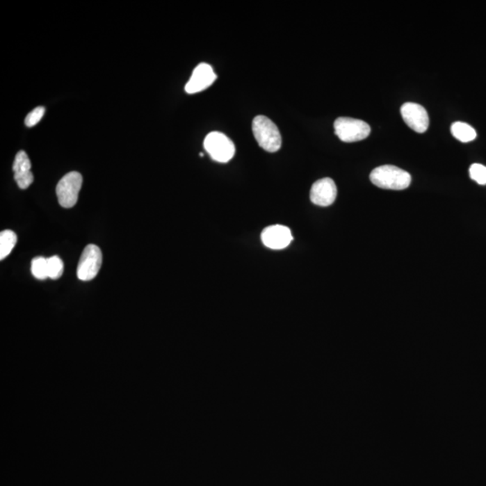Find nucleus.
<instances>
[{
  "label": "nucleus",
  "mask_w": 486,
  "mask_h": 486,
  "mask_svg": "<svg viewBox=\"0 0 486 486\" xmlns=\"http://www.w3.org/2000/svg\"><path fill=\"white\" fill-rule=\"evenodd\" d=\"M469 175L470 178L479 185H486V167L484 165L478 163L471 165Z\"/></svg>",
  "instance_id": "dca6fc26"
},
{
  "label": "nucleus",
  "mask_w": 486,
  "mask_h": 486,
  "mask_svg": "<svg viewBox=\"0 0 486 486\" xmlns=\"http://www.w3.org/2000/svg\"><path fill=\"white\" fill-rule=\"evenodd\" d=\"M17 243V236L13 231L6 230L0 234V259L7 258Z\"/></svg>",
  "instance_id": "ddd939ff"
},
{
  "label": "nucleus",
  "mask_w": 486,
  "mask_h": 486,
  "mask_svg": "<svg viewBox=\"0 0 486 486\" xmlns=\"http://www.w3.org/2000/svg\"><path fill=\"white\" fill-rule=\"evenodd\" d=\"M33 276L38 280H44L48 277L47 259L44 257H35L31 263Z\"/></svg>",
  "instance_id": "4468645a"
},
{
  "label": "nucleus",
  "mask_w": 486,
  "mask_h": 486,
  "mask_svg": "<svg viewBox=\"0 0 486 486\" xmlns=\"http://www.w3.org/2000/svg\"><path fill=\"white\" fill-rule=\"evenodd\" d=\"M373 184L383 189L403 191L411 185L412 177L407 171L392 165L375 168L371 174Z\"/></svg>",
  "instance_id": "f257e3e1"
},
{
  "label": "nucleus",
  "mask_w": 486,
  "mask_h": 486,
  "mask_svg": "<svg viewBox=\"0 0 486 486\" xmlns=\"http://www.w3.org/2000/svg\"><path fill=\"white\" fill-rule=\"evenodd\" d=\"M401 115L405 124L416 133H423L429 127V115L426 109L419 104L411 102L403 104Z\"/></svg>",
  "instance_id": "0eeeda50"
},
{
  "label": "nucleus",
  "mask_w": 486,
  "mask_h": 486,
  "mask_svg": "<svg viewBox=\"0 0 486 486\" xmlns=\"http://www.w3.org/2000/svg\"><path fill=\"white\" fill-rule=\"evenodd\" d=\"M204 149L216 161H230L235 154V145L232 140L220 131L207 134L204 142Z\"/></svg>",
  "instance_id": "20e7f679"
},
{
  "label": "nucleus",
  "mask_w": 486,
  "mask_h": 486,
  "mask_svg": "<svg viewBox=\"0 0 486 486\" xmlns=\"http://www.w3.org/2000/svg\"><path fill=\"white\" fill-rule=\"evenodd\" d=\"M216 74L212 67L207 63H200L194 70L191 79L186 85L185 90L188 94L201 92L215 82Z\"/></svg>",
  "instance_id": "9d476101"
},
{
  "label": "nucleus",
  "mask_w": 486,
  "mask_h": 486,
  "mask_svg": "<svg viewBox=\"0 0 486 486\" xmlns=\"http://www.w3.org/2000/svg\"><path fill=\"white\" fill-rule=\"evenodd\" d=\"M336 136L344 143H355L366 139L371 127L366 122L350 118H339L334 122Z\"/></svg>",
  "instance_id": "7ed1b4c3"
},
{
  "label": "nucleus",
  "mask_w": 486,
  "mask_h": 486,
  "mask_svg": "<svg viewBox=\"0 0 486 486\" xmlns=\"http://www.w3.org/2000/svg\"><path fill=\"white\" fill-rule=\"evenodd\" d=\"M337 193L335 182L332 179L324 178L317 180L311 186L310 200L316 206H329L334 203Z\"/></svg>",
  "instance_id": "6e6552de"
},
{
  "label": "nucleus",
  "mask_w": 486,
  "mask_h": 486,
  "mask_svg": "<svg viewBox=\"0 0 486 486\" xmlns=\"http://www.w3.org/2000/svg\"><path fill=\"white\" fill-rule=\"evenodd\" d=\"M102 265V252L97 245L90 244L85 248L79 259L77 275L79 280L90 281L99 274Z\"/></svg>",
  "instance_id": "423d86ee"
},
{
  "label": "nucleus",
  "mask_w": 486,
  "mask_h": 486,
  "mask_svg": "<svg viewBox=\"0 0 486 486\" xmlns=\"http://www.w3.org/2000/svg\"><path fill=\"white\" fill-rule=\"evenodd\" d=\"M261 241L266 247L271 250H282L291 243L293 235L286 226L271 225L263 230Z\"/></svg>",
  "instance_id": "1a4fd4ad"
},
{
  "label": "nucleus",
  "mask_w": 486,
  "mask_h": 486,
  "mask_svg": "<svg viewBox=\"0 0 486 486\" xmlns=\"http://www.w3.org/2000/svg\"><path fill=\"white\" fill-rule=\"evenodd\" d=\"M252 131L259 145L268 152L280 151L282 137L276 124L264 115L256 116L252 121Z\"/></svg>",
  "instance_id": "f03ea898"
},
{
  "label": "nucleus",
  "mask_w": 486,
  "mask_h": 486,
  "mask_svg": "<svg viewBox=\"0 0 486 486\" xmlns=\"http://www.w3.org/2000/svg\"><path fill=\"white\" fill-rule=\"evenodd\" d=\"M48 277L51 280H59L63 274V261L60 257L53 256L47 259Z\"/></svg>",
  "instance_id": "2eb2a0df"
},
{
  "label": "nucleus",
  "mask_w": 486,
  "mask_h": 486,
  "mask_svg": "<svg viewBox=\"0 0 486 486\" xmlns=\"http://www.w3.org/2000/svg\"><path fill=\"white\" fill-rule=\"evenodd\" d=\"M45 108L44 106H38L33 111L30 112L24 120V124L26 127H33L38 124L42 120V116L44 115Z\"/></svg>",
  "instance_id": "f3484780"
},
{
  "label": "nucleus",
  "mask_w": 486,
  "mask_h": 486,
  "mask_svg": "<svg viewBox=\"0 0 486 486\" xmlns=\"http://www.w3.org/2000/svg\"><path fill=\"white\" fill-rule=\"evenodd\" d=\"M31 161L26 152L20 151L15 158L13 170L15 180L21 189L29 188L33 182V175L31 171Z\"/></svg>",
  "instance_id": "9b49d317"
},
{
  "label": "nucleus",
  "mask_w": 486,
  "mask_h": 486,
  "mask_svg": "<svg viewBox=\"0 0 486 486\" xmlns=\"http://www.w3.org/2000/svg\"><path fill=\"white\" fill-rule=\"evenodd\" d=\"M82 181L83 179L81 174L72 171L66 174L58 183L56 188L58 201L64 209H72L77 204Z\"/></svg>",
  "instance_id": "39448f33"
},
{
  "label": "nucleus",
  "mask_w": 486,
  "mask_h": 486,
  "mask_svg": "<svg viewBox=\"0 0 486 486\" xmlns=\"http://www.w3.org/2000/svg\"><path fill=\"white\" fill-rule=\"evenodd\" d=\"M451 133L462 143H469L476 138V131L471 125L463 122H455L451 125Z\"/></svg>",
  "instance_id": "f8f14e48"
}]
</instances>
